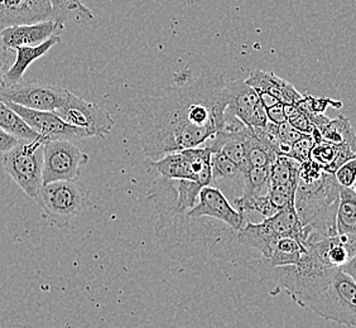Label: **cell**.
I'll use <instances>...</instances> for the list:
<instances>
[{
	"label": "cell",
	"instance_id": "6da1fadb",
	"mask_svg": "<svg viewBox=\"0 0 356 328\" xmlns=\"http://www.w3.org/2000/svg\"><path fill=\"white\" fill-rule=\"evenodd\" d=\"M188 77L163 95L138 100V134L148 159L157 161L172 151L204 145L225 128V79L207 75L188 82Z\"/></svg>",
	"mask_w": 356,
	"mask_h": 328
},
{
	"label": "cell",
	"instance_id": "7a4b0ae2",
	"mask_svg": "<svg viewBox=\"0 0 356 328\" xmlns=\"http://www.w3.org/2000/svg\"><path fill=\"white\" fill-rule=\"evenodd\" d=\"M340 187L335 174L323 171L315 161L309 159L301 164L295 208L303 226L305 245L337 233Z\"/></svg>",
	"mask_w": 356,
	"mask_h": 328
},
{
	"label": "cell",
	"instance_id": "3957f363",
	"mask_svg": "<svg viewBox=\"0 0 356 328\" xmlns=\"http://www.w3.org/2000/svg\"><path fill=\"white\" fill-rule=\"evenodd\" d=\"M306 246L307 252L297 264L267 269L273 287L284 290L301 307L327 287L339 270L327 265L312 246Z\"/></svg>",
	"mask_w": 356,
	"mask_h": 328
},
{
	"label": "cell",
	"instance_id": "277c9868",
	"mask_svg": "<svg viewBox=\"0 0 356 328\" xmlns=\"http://www.w3.org/2000/svg\"><path fill=\"white\" fill-rule=\"evenodd\" d=\"M303 307L325 320L356 327V283L339 269L329 286L309 298Z\"/></svg>",
	"mask_w": 356,
	"mask_h": 328
},
{
	"label": "cell",
	"instance_id": "5b68a950",
	"mask_svg": "<svg viewBox=\"0 0 356 328\" xmlns=\"http://www.w3.org/2000/svg\"><path fill=\"white\" fill-rule=\"evenodd\" d=\"M86 190L77 181H55L42 186L35 202L52 225L66 227L85 210Z\"/></svg>",
	"mask_w": 356,
	"mask_h": 328
},
{
	"label": "cell",
	"instance_id": "8992f818",
	"mask_svg": "<svg viewBox=\"0 0 356 328\" xmlns=\"http://www.w3.org/2000/svg\"><path fill=\"white\" fill-rule=\"evenodd\" d=\"M44 140H21L3 156V170L7 172L22 191L35 199L43 186Z\"/></svg>",
	"mask_w": 356,
	"mask_h": 328
},
{
	"label": "cell",
	"instance_id": "52a82bcc",
	"mask_svg": "<svg viewBox=\"0 0 356 328\" xmlns=\"http://www.w3.org/2000/svg\"><path fill=\"white\" fill-rule=\"evenodd\" d=\"M89 156L80 151L72 140L57 139L44 143L43 185L55 181H77L80 168Z\"/></svg>",
	"mask_w": 356,
	"mask_h": 328
},
{
	"label": "cell",
	"instance_id": "ba28073f",
	"mask_svg": "<svg viewBox=\"0 0 356 328\" xmlns=\"http://www.w3.org/2000/svg\"><path fill=\"white\" fill-rule=\"evenodd\" d=\"M70 90L56 85L19 81L4 85L0 97L8 103L18 104L24 108L43 111H55L67 100Z\"/></svg>",
	"mask_w": 356,
	"mask_h": 328
},
{
	"label": "cell",
	"instance_id": "9c48e42d",
	"mask_svg": "<svg viewBox=\"0 0 356 328\" xmlns=\"http://www.w3.org/2000/svg\"><path fill=\"white\" fill-rule=\"evenodd\" d=\"M55 113L70 125L88 130L91 137L104 139L114 126L110 113L96 104L83 100L71 91L67 100L61 108L55 110Z\"/></svg>",
	"mask_w": 356,
	"mask_h": 328
},
{
	"label": "cell",
	"instance_id": "30bf717a",
	"mask_svg": "<svg viewBox=\"0 0 356 328\" xmlns=\"http://www.w3.org/2000/svg\"><path fill=\"white\" fill-rule=\"evenodd\" d=\"M229 104L225 113L238 117L250 128H264L268 124L267 110L258 92L245 80L227 82Z\"/></svg>",
	"mask_w": 356,
	"mask_h": 328
},
{
	"label": "cell",
	"instance_id": "8fae6325",
	"mask_svg": "<svg viewBox=\"0 0 356 328\" xmlns=\"http://www.w3.org/2000/svg\"><path fill=\"white\" fill-rule=\"evenodd\" d=\"M6 103L15 110L22 119L37 131L46 142L48 140H57V139H66V140H76L83 138H90L88 130L77 128L74 125L63 122L61 117L56 114L55 111H43V110H33L24 108L22 105L14 103Z\"/></svg>",
	"mask_w": 356,
	"mask_h": 328
},
{
	"label": "cell",
	"instance_id": "7c38bea8",
	"mask_svg": "<svg viewBox=\"0 0 356 328\" xmlns=\"http://www.w3.org/2000/svg\"><path fill=\"white\" fill-rule=\"evenodd\" d=\"M186 218L188 220H197L201 218H213L224 222L234 231L240 230L245 224V213L236 211L225 195L211 186H205L201 188L199 195V204L187 212Z\"/></svg>",
	"mask_w": 356,
	"mask_h": 328
},
{
	"label": "cell",
	"instance_id": "4fadbf2b",
	"mask_svg": "<svg viewBox=\"0 0 356 328\" xmlns=\"http://www.w3.org/2000/svg\"><path fill=\"white\" fill-rule=\"evenodd\" d=\"M65 23L47 19V21L18 24L10 27L1 28L0 31V48L4 51H14L22 46H35L47 41L54 35H61Z\"/></svg>",
	"mask_w": 356,
	"mask_h": 328
},
{
	"label": "cell",
	"instance_id": "5bb4252c",
	"mask_svg": "<svg viewBox=\"0 0 356 328\" xmlns=\"http://www.w3.org/2000/svg\"><path fill=\"white\" fill-rule=\"evenodd\" d=\"M55 19L51 0H0V27Z\"/></svg>",
	"mask_w": 356,
	"mask_h": 328
},
{
	"label": "cell",
	"instance_id": "9a60e30c",
	"mask_svg": "<svg viewBox=\"0 0 356 328\" xmlns=\"http://www.w3.org/2000/svg\"><path fill=\"white\" fill-rule=\"evenodd\" d=\"M235 233L240 245L258 250L261 254L263 260L270 258L278 240L282 239L281 236L275 233L268 218H264L261 222L257 224L245 222L244 226Z\"/></svg>",
	"mask_w": 356,
	"mask_h": 328
},
{
	"label": "cell",
	"instance_id": "2e32d148",
	"mask_svg": "<svg viewBox=\"0 0 356 328\" xmlns=\"http://www.w3.org/2000/svg\"><path fill=\"white\" fill-rule=\"evenodd\" d=\"M245 81L253 88L258 95L268 94L273 96L280 103L296 104L302 99V94H300L292 83L281 79L280 76L275 75L272 71H261L257 69L252 75L248 77Z\"/></svg>",
	"mask_w": 356,
	"mask_h": 328
},
{
	"label": "cell",
	"instance_id": "e0dca14e",
	"mask_svg": "<svg viewBox=\"0 0 356 328\" xmlns=\"http://www.w3.org/2000/svg\"><path fill=\"white\" fill-rule=\"evenodd\" d=\"M60 42H61V37L54 35V37L48 38L47 41L42 42L35 46H22V47L15 48L14 52L17 57H15L13 65L8 69L4 85H12L15 82L21 81L28 67L33 62L40 60L41 57L48 54L49 49L55 47L56 44H58Z\"/></svg>",
	"mask_w": 356,
	"mask_h": 328
},
{
	"label": "cell",
	"instance_id": "ac0fdd59",
	"mask_svg": "<svg viewBox=\"0 0 356 328\" xmlns=\"http://www.w3.org/2000/svg\"><path fill=\"white\" fill-rule=\"evenodd\" d=\"M356 158V149L349 144H334L321 139L316 142L311 159L320 164L323 171L334 173L343 165L345 162Z\"/></svg>",
	"mask_w": 356,
	"mask_h": 328
},
{
	"label": "cell",
	"instance_id": "d6986e66",
	"mask_svg": "<svg viewBox=\"0 0 356 328\" xmlns=\"http://www.w3.org/2000/svg\"><path fill=\"white\" fill-rule=\"evenodd\" d=\"M147 165L165 179H192L197 182V176L193 171L191 161L184 151H172L157 161L148 159Z\"/></svg>",
	"mask_w": 356,
	"mask_h": 328
},
{
	"label": "cell",
	"instance_id": "ffe728a7",
	"mask_svg": "<svg viewBox=\"0 0 356 328\" xmlns=\"http://www.w3.org/2000/svg\"><path fill=\"white\" fill-rule=\"evenodd\" d=\"M307 252V246L295 238H282L274 247L269 259L263 260L266 269L297 264Z\"/></svg>",
	"mask_w": 356,
	"mask_h": 328
},
{
	"label": "cell",
	"instance_id": "44dd1931",
	"mask_svg": "<svg viewBox=\"0 0 356 328\" xmlns=\"http://www.w3.org/2000/svg\"><path fill=\"white\" fill-rule=\"evenodd\" d=\"M173 186L176 188V199H173L171 206L168 207V215L173 216H182L187 215V212L196 205L199 199L200 191L204 186L192 181V179H172Z\"/></svg>",
	"mask_w": 356,
	"mask_h": 328
},
{
	"label": "cell",
	"instance_id": "7402d4cb",
	"mask_svg": "<svg viewBox=\"0 0 356 328\" xmlns=\"http://www.w3.org/2000/svg\"><path fill=\"white\" fill-rule=\"evenodd\" d=\"M0 129L6 130L7 133L18 138L19 140H28V142L40 140V139L44 140L1 97H0Z\"/></svg>",
	"mask_w": 356,
	"mask_h": 328
},
{
	"label": "cell",
	"instance_id": "603a6c76",
	"mask_svg": "<svg viewBox=\"0 0 356 328\" xmlns=\"http://www.w3.org/2000/svg\"><path fill=\"white\" fill-rule=\"evenodd\" d=\"M336 231L356 236V193L353 188L340 187V202L336 215Z\"/></svg>",
	"mask_w": 356,
	"mask_h": 328
},
{
	"label": "cell",
	"instance_id": "cb8c5ba5",
	"mask_svg": "<svg viewBox=\"0 0 356 328\" xmlns=\"http://www.w3.org/2000/svg\"><path fill=\"white\" fill-rule=\"evenodd\" d=\"M301 164L298 161L284 156V154L278 156L273 164L270 165L269 186H298Z\"/></svg>",
	"mask_w": 356,
	"mask_h": 328
},
{
	"label": "cell",
	"instance_id": "d4e9b609",
	"mask_svg": "<svg viewBox=\"0 0 356 328\" xmlns=\"http://www.w3.org/2000/svg\"><path fill=\"white\" fill-rule=\"evenodd\" d=\"M322 139L334 144H349L356 149V134L350 120L343 115L330 120L321 129Z\"/></svg>",
	"mask_w": 356,
	"mask_h": 328
},
{
	"label": "cell",
	"instance_id": "484cf974",
	"mask_svg": "<svg viewBox=\"0 0 356 328\" xmlns=\"http://www.w3.org/2000/svg\"><path fill=\"white\" fill-rule=\"evenodd\" d=\"M270 167H248L243 173L244 192L243 195H267L269 190Z\"/></svg>",
	"mask_w": 356,
	"mask_h": 328
},
{
	"label": "cell",
	"instance_id": "4316f807",
	"mask_svg": "<svg viewBox=\"0 0 356 328\" xmlns=\"http://www.w3.org/2000/svg\"><path fill=\"white\" fill-rule=\"evenodd\" d=\"M211 171L213 182H222L227 179L243 177V171L240 170L239 165L220 151H213Z\"/></svg>",
	"mask_w": 356,
	"mask_h": 328
},
{
	"label": "cell",
	"instance_id": "83f0119b",
	"mask_svg": "<svg viewBox=\"0 0 356 328\" xmlns=\"http://www.w3.org/2000/svg\"><path fill=\"white\" fill-rule=\"evenodd\" d=\"M235 206L239 207V211H257L261 213L264 218H270L278 210L274 207L272 201L267 195H241V197L235 199Z\"/></svg>",
	"mask_w": 356,
	"mask_h": 328
},
{
	"label": "cell",
	"instance_id": "f1b7e54d",
	"mask_svg": "<svg viewBox=\"0 0 356 328\" xmlns=\"http://www.w3.org/2000/svg\"><path fill=\"white\" fill-rule=\"evenodd\" d=\"M269 125H270L275 137L278 138V140L281 142L282 147H283L282 154H286L288 149H289V147L303 137V133L296 129L295 126L289 122H284L282 124H273L269 122Z\"/></svg>",
	"mask_w": 356,
	"mask_h": 328
},
{
	"label": "cell",
	"instance_id": "f546056e",
	"mask_svg": "<svg viewBox=\"0 0 356 328\" xmlns=\"http://www.w3.org/2000/svg\"><path fill=\"white\" fill-rule=\"evenodd\" d=\"M315 145V139L309 134H303L301 139H298L295 144L289 147L287 153L284 156L293 158L300 163H305L311 159V151Z\"/></svg>",
	"mask_w": 356,
	"mask_h": 328
},
{
	"label": "cell",
	"instance_id": "4dcf8cb0",
	"mask_svg": "<svg viewBox=\"0 0 356 328\" xmlns=\"http://www.w3.org/2000/svg\"><path fill=\"white\" fill-rule=\"evenodd\" d=\"M335 177L339 185L351 188L356 179V158L350 159L335 172Z\"/></svg>",
	"mask_w": 356,
	"mask_h": 328
},
{
	"label": "cell",
	"instance_id": "1f68e13d",
	"mask_svg": "<svg viewBox=\"0 0 356 328\" xmlns=\"http://www.w3.org/2000/svg\"><path fill=\"white\" fill-rule=\"evenodd\" d=\"M286 104L277 103L266 108L267 110L268 122L273 124H282L287 122V115H286Z\"/></svg>",
	"mask_w": 356,
	"mask_h": 328
},
{
	"label": "cell",
	"instance_id": "d6a6232c",
	"mask_svg": "<svg viewBox=\"0 0 356 328\" xmlns=\"http://www.w3.org/2000/svg\"><path fill=\"white\" fill-rule=\"evenodd\" d=\"M19 142L21 140L18 138L9 134L6 130L0 129V156H4L10 149H13Z\"/></svg>",
	"mask_w": 356,
	"mask_h": 328
},
{
	"label": "cell",
	"instance_id": "836d02e7",
	"mask_svg": "<svg viewBox=\"0 0 356 328\" xmlns=\"http://www.w3.org/2000/svg\"><path fill=\"white\" fill-rule=\"evenodd\" d=\"M9 69V62H8L7 51L0 48V89L6 83V74Z\"/></svg>",
	"mask_w": 356,
	"mask_h": 328
},
{
	"label": "cell",
	"instance_id": "e575fe53",
	"mask_svg": "<svg viewBox=\"0 0 356 328\" xmlns=\"http://www.w3.org/2000/svg\"><path fill=\"white\" fill-rule=\"evenodd\" d=\"M341 270H343V273L348 274L350 275L351 278H353V281L356 283V254L351 258V259L343 265V267L340 268Z\"/></svg>",
	"mask_w": 356,
	"mask_h": 328
},
{
	"label": "cell",
	"instance_id": "d590c367",
	"mask_svg": "<svg viewBox=\"0 0 356 328\" xmlns=\"http://www.w3.org/2000/svg\"><path fill=\"white\" fill-rule=\"evenodd\" d=\"M351 188H353V191L355 192L356 193V179L355 182H354V185H353V187H351Z\"/></svg>",
	"mask_w": 356,
	"mask_h": 328
}]
</instances>
